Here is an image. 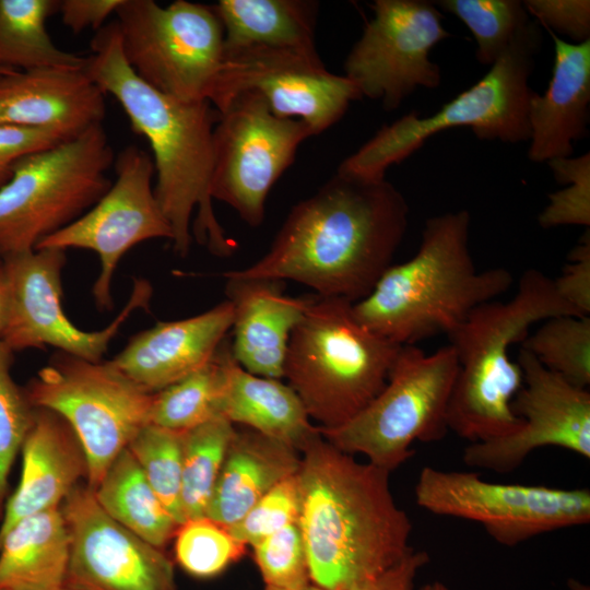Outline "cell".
<instances>
[{
  "label": "cell",
  "instance_id": "cell-1",
  "mask_svg": "<svg viewBox=\"0 0 590 590\" xmlns=\"http://www.w3.org/2000/svg\"><path fill=\"white\" fill-rule=\"evenodd\" d=\"M408 216L405 198L386 178L337 172L291 209L266 255L224 276L292 280L354 304L392 264Z\"/></svg>",
  "mask_w": 590,
  "mask_h": 590
},
{
  "label": "cell",
  "instance_id": "cell-2",
  "mask_svg": "<svg viewBox=\"0 0 590 590\" xmlns=\"http://www.w3.org/2000/svg\"><path fill=\"white\" fill-rule=\"evenodd\" d=\"M90 48L86 73L120 104L132 130L150 144L154 192L170 225L174 251L185 257L193 235L213 255L231 256L236 243L220 225L210 192L219 111L209 101H181L139 79L122 55L116 21L96 32Z\"/></svg>",
  "mask_w": 590,
  "mask_h": 590
},
{
  "label": "cell",
  "instance_id": "cell-3",
  "mask_svg": "<svg viewBox=\"0 0 590 590\" xmlns=\"http://www.w3.org/2000/svg\"><path fill=\"white\" fill-rule=\"evenodd\" d=\"M300 455L298 526L311 583L347 590L413 548L412 522L394 500L388 471L357 461L321 433Z\"/></svg>",
  "mask_w": 590,
  "mask_h": 590
},
{
  "label": "cell",
  "instance_id": "cell-4",
  "mask_svg": "<svg viewBox=\"0 0 590 590\" xmlns=\"http://www.w3.org/2000/svg\"><path fill=\"white\" fill-rule=\"evenodd\" d=\"M467 210L429 217L409 260L389 266L370 293L352 305L356 320L397 345L450 335L480 305L512 284L503 267L479 271L469 248Z\"/></svg>",
  "mask_w": 590,
  "mask_h": 590
},
{
  "label": "cell",
  "instance_id": "cell-5",
  "mask_svg": "<svg viewBox=\"0 0 590 590\" xmlns=\"http://www.w3.org/2000/svg\"><path fill=\"white\" fill-rule=\"evenodd\" d=\"M581 316L556 293L553 279L531 268L507 302L476 307L450 334L458 374L448 405L449 430L470 444L516 432L521 420L511 402L522 386V370L510 349L531 326L553 316Z\"/></svg>",
  "mask_w": 590,
  "mask_h": 590
},
{
  "label": "cell",
  "instance_id": "cell-6",
  "mask_svg": "<svg viewBox=\"0 0 590 590\" xmlns=\"http://www.w3.org/2000/svg\"><path fill=\"white\" fill-rule=\"evenodd\" d=\"M352 305L315 296L288 341L283 377L320 429L343 425L378 394L401 347L361 324Z\"/></svg>",
  "mask_w": 590,
  "mask_h": 590
},
{
  "label": "cell",
  "instance_id": "cell-7",
  "mask_svg": "<svg viewBox=\"0 0 590 590\" xmlns=\"http://www.w3.org/2000/svg\"><path fill=\"white\" fill-rule=\"evenodd\" d=\"M541 42L539 23L533 20L471 87L430 116L421 117L414 110L382 126L347 156L337 172L371 180L386 178V170L391 165L412 155L430 137L458 127H469L481 140L528 141V110L534 93L529 86V78Z\"/></svg>",
  "mask_w": 590,
  "mask_h": 590
},
{
  "label": "cell",
  "instance_id": "cell-8",
  "mask_svg": "<svg viewBox=\"0 0 590 590\" xmlns=\"http://www.w3.org/2000/svg\"><path fill=\"white\" fill-rule=\"evenodd\" d=\"M114 161L102 123L17 161L0 187V257L35 249L90 210Z\"/></svg>",
  "mask_w": 590,
  "mask_h": 590
},
{
  "label": "cell",
  "instance_id": "cell-9",
  "mask_svg": "<svg viewBox=\"0 0 590 590\" xmlns=\"http://www.w3.org/2000/svg\"><path fill=\"white\" fill-rule=\"evenodd\" d=\"M458 374L453 347L432 354L402 345L378 394L343 425L320 429L339 450L363 455L389 473L414 455L415 441L432 442L449 432L447 413Z\"/></svg>",
  "mask_w": 590,
  "mask_h": 590
},
{
  "label": "cell",
  "instance_id": "cell-10",
  "mask_svg": "<svg viewBox=\"0 0 590 590\" xmlns=\"http://www.w3.org/2000/svg\"><path fill=\"white\" fill-rule=\"evenodd\" d=\"M34 409L61 416L74 432L94 489L118 455L150 423L153 393L111 361L93 362L58 352L24 389Z\"/></svg>",
  "mask_w": 590,
  "mask_h": 590
},
{
  "label": "cell",
  "instance_id": "cell-11",
  "mask_svg": "<svg viewBox=\"0 0 590 590\" xmlns=\"http://www.w3.org/2000/svg\"><path fill=\"white\" fill-rule=\"evenodd\" d=\"M116 15L122 55L139 79L181 101H209L224 55L212 5L123 0Z\"/></svg>",
  "mask_w": 590,
  "mask_h": 590
},
{
  "label": "cell",
  "instance_id": "cell-12",
  "mask_svg": "<svg viewBox=\"0 0 590 590\" xmlns=\"http://www.w3.org/2000/svg\"><path fill=\"white\" fill-rule=\"evenodd\" d=\"M414 495L424 510L477 522L504 546L590 522L588 488L493 483L473 471L426 465L418 474Z\"/></svg>",
  "mask_w": 590,
  "mask_h": 590
},
{
  "label": "cell",
  "instance_id": "cell-13",
  "mask_svg": "<svg viewBox=\"0 0 590 590\" xmlns=\"http://www.w3.org/2000/svg\"><path fill=\"white\" fill-rule=\"evenodd\" d=\"M8 290V312L0 339L15 353L51 346L61 353L102 361L120 327L137 309H146L153 294L145 279H134L119 315L102 330L85 331L62 308L61 272L66 251L35 248L0 257Z\"/></svg>",
  "mask_w": 590,
  "mask_h": 590
},
{
  "label": "cell",
  "instance_id": "cell-14",
  "mask_svg": "<svg viewBox=\"0 0 590 590\" xmlns=\"http://www.w3.org/2000/svg\"><path fill=\"white\" fill-rule=\"evenodd\" d=\"M219 114L211 197L233 208L248 225L259 226L271 188L312 133L300 120L275 116L252 93L238 95Z\"/></svg>",
  "mask_w": 590,
  "mask_h": 590
},
{
  "label": "cell",
  "instance_id": "cell-15",
  "mask_svg": "<svg viewBox=\"0 0 590 590\" xmlns=\"http://www.w3.org/2000/svg\"><path fill=\"white\" fill-rule=\"evenodd\" d=\"M370 8L374 16L347 54L343 75L362 97L392 111L417 87L439 86L441 73L430 51L450 33L435 2L375 0Z\"/></svg>",
  "mask_w": 590,
  "mask_h": 590
},
{
  "label": "cell",
  "instance_id": "cell-16",
  "mask_svg": "<svg viewBox=\"0 0 590 590\" xmlns=\"http://www.w3.org/2000/svg\"><path fill=\"white\" fill-rule=\"evenodd\" d=\"M245 93L261 97L278 117L303 121L312 135L362 98L346 76L329 72L319 57L268 47L224 51L209 102L221 113Z\"/></svg>",
  "mask_w": 590,
  "mask_h": 590
},
{
  "label": "cell",
  "instance_id": "cell-17",
  "mask_svg": "<svg viewBox=\"0 0 590 590\" xmlns=\"http://www.w3.org/2000/svg\"><path fill=\"white\" fill-rule=\"evenodd\" d=\"M114 167L116 178L104 196L79 219L36 246L94 251L101 269L92 294L101 310L114 307L113 278L126 252L150 239H173L170 225L155 197L151 154L130 144L119 152Z\"/></svg>",
  "mask_w": 590,
  "mask_h": 590
},
{
  "label": "cell",
  "instance_id": "cell-18",
  "mask_svg": "<svg viewBox=\"0 0 590 590\" xmlns=\"http://www.w3.org/2000/svg\"><path fill=\"white\" fill-rule=\"evenodd\" d=\"M522 386L511 409L520 427L504 437L472 442L462 455L465 465L509 473L535 449L558 447L590 458V393L545 368L520 349Z\"/></svg>",
  "mask_w": 590,
  "mask_h": 590
},
{
  "label": "cell",
  "instance_id": "cell-19",
  "mask_svg": "<svg viewBox=\"0 0 590 590\" xmlns=\"http://www.w3.org/2000/svg\"><path fill=\"white\" fill-rule=\"evenodd\" d=\"M61 505L71 538L66 588L178 590L170 559L115 521L87 484H78Z\"/></svg>",
  "mask_w": 590,
  "mask_h": 590
},
{
  "label": "cell",
  "instance_id": "cell-20",
  "mask_svg": "<svg viewBox=\"0 0 590 590\" xmlns=\"http://www.w3.org/2000/svg\"><path fill=\"white\" fill-rule=\"evenodd\" d=\"M105 113V93L85 69L0 74V123L52 131L69 140L101 125Z\"/></svg>",
  "mask_w": 590,
  "mask_h": 590
},
{
  "label": "cell",
  "instance_id": "cell-21",
  "mask_svg": "<svg viewBox=\"0 0 590 590\" xmlns=\"http://www.w3.org/2000/svg\"><path fill=\"white\" fill-rule=\"evenodd\" d=\"M228 299L179 320L160 321L134 335L111 362L149 393H156L210 362L232 329Z\"/></svg>",
  "mask_w": 590,
  "mask_h": 590
},
{
  "label": "cell",
  "instance_id": "cell-22",
  "mask_svg": "<svg viewBox=\"0 0 590 590\" xmlns=\"http://www.w3.org/2000/svg\"><path fill=\"white\" fill-rule=\"evenodd\" d=\"M225 279L235 361L250 374L281 379L291 334L315 296H288L281 280Z\"/></svg>",
  "mask_w": 590,
  "mask_h": 590
},
{
  "label": "cell",
  "instance_id": "cell-23",
  "mask_svg": "<svg viewBox=\"0 0 590 590\" xmlns=\"http://www.w3.org/2000/svg\"><path fill=\"white\" fill-rule=\"evenodd\" d=\"M21 452V479L7 499L0 539L19 520L60 507L79 479L87 475L86 459L74 432L49 410L35 409Z\"/></svg>",
  "mask_w": 590,
  "mask_h": 590
},
{
  "label": "cell",
  "instance_id": "cell-24",
  "mask_svg": "<svg viewBox=\"0 0 590 590\" xmlns=\"http://www.w3.org/2000/svg\"><path fill=\"white\" fill-rule=\"evenodd\" d=\"M554 43L552 78L543 94L530 98L528 121L533 163L569 157L574 142L588 134L590 104V39L567 43L546 30Z\"/></svg>",
  "mask_w": 590,
  "mask_h": 590
},
{
  "label": "cell",
  "instance_id": "cell-25",
  "mask_svg": "<svg viewBox=\"0 0 590 590\" xmlns=\"http://www.w3.org/2000/svg\"><path fill=\"white\" fill-rule=\"evenodd\" d=\"M300 459V451L286 442L236 429L205 516L232 527L278 483L295 475Z\"/></svg>",
  "mask_w": 590,
  "mask_h": 590
},
{
  "label": "cell",
  "instance_id": "cell-26",
  "mask_svg": "<svg viewBox=\"0 0 590 590\" xmlns=\"http://www.w3.org/2000/svg\"><path fill=\"white\" fill-rule=\"evenodd\" d=\"M220 415L300 451L320 435L296 392L280 379L257 376L234 358L228 342Z\"/></svg>",
  "mask_w": 590,
  "mask_h": 590
},
{
  "label": "cell",
  "instance_id": "cell-27",
  "mask_svg": "<svg viewBox=\"0 0 590 590\" xmlns=\"http://www.w3.org/2000/svg\"><path fill=\"white\" fill-rule=\"evenodd\" d=\"M71 551L60 507L19 520L0 539V590L64 587Z\"/></svg>",
  "mask_w": 590,
  "mask_h": 590
},
{
  "label": "cell",
  "instance_id": "cell-28",
  "mask_svg": "<svg viewBox=\"0 0 590 590\" xmlns=\"http://www.w3.org/2000/svg\"><path fill=\"white\" fill-rule=\"evenodd\" d=\"M212 7L223 27L224 51L268 47L319 57L316 1L220 0Z\"/></svg>",
  "mask_w": 590,
  "mask_h": 590
},
{
  "label": "cell",
  "instance_id": "cell-29",
  "mask_svg": "<svg viewBox=\"0 0 590 590\" xmlns=\"http://www.w3.org/2000/svg\"><path fill=\"white\" fill-rule=\"evenodd\" d=\"M99 506L118 523L163 550L178 528L128 448L93 489Z\"/></svg>",
  "mask_w": 590,
  "mask_h": 590
},
{
  "label": "cell",
  "instance_id": "cell-30",
  "mask_svg": "<svg viewBox=\"0 0 590 590\" xmlns=\"http://www.w3.org/2000/svg\"><path fill=\"white\" fill-rule=\"evenodd\" d=\"M59 0H0V67L13 71L84 69L86 57L60 49L47 20Z\"/></svg>",
  "mask_w": 590,
  "mask_h": 590
},
{
  "label": "cell",
  "instance_id": "cell-31",
  "mask_svg": "<svg viewBox=\"0 0 590 590\" xmlns=\"http://www.w3.org/2000/svg\"><path fill=\"white\" fill-rule=\"evenodd\" d=\"M227 340L205 365L153 393L150 423L187 432L220 415V402L225 381V353Z\"/></svg>",
  "mask_w": 590,
  "mask_h": 590
},
{
  "label": "cell",
  "instance_id": "cell-32",
  "mask_svg": "<svg viewBox=\"0 0 590 590\" xmlns=\"http://www.w3.org/2000/svg\"><path fill=\"white\" fill-rule=\"evenodd\" d=\"M235 432L224 416L184 432L181 504L186 520L205 517Z\"/></svg>",
  "mask_w": 590,
  "mask_h": 590
},
{
  "label": "cell",
  "instance_id": "cell-33",
  "mask_svg": "<svg viewBox=\"0 0 590 590\" xmlns=\"http://www.w3.org/2000/svg\"><path fill=\"white\" fill-rule=\"evenodd\" d=\"M545 368L571 385H590V317L553 316L521 342Z\"/></svg>",
  "mask_w": 590,
  "mask_h": 590
},
{
  "label": "cell",
  "instance_id": "cell-34",
  "mask_svg": "<svg viewBox=\"0 0 590 590\" xmlns=\"http://www.w3.org/2000/svg\"><path fill=\"white\" fill-rule=\"evenodd\" d=\"M435 4L470 30L483 66L494 64L533 21L518 0H440Z\"/></svg>",
  "mask_w": 590,
  "mask_h": 590
},
{
  "label": "cell",
  "instance_id": "cell-35",
  "mask_svg": "<svg viewBox=\"0 0 590 590\" xmlns=\"http://www.w3.org/2000/svg\"><path fill=\"white\" fill-rule=\"evenodd\" d=\"M182 435L149 423L127 447L178 524L186 521L181 504Z\"/></svg>",
  "mask_w": 590,
  "mask_h": 590
},
{
  "label": "cell",
  "instance_id": "cell-36",
  "mask_svg": "<svg viewBox=\"0 0 590 590\" xmlns=\"http://www.w3.org/2000/svg\"><path fill=\"white\" fill-rule=\"evenodd\" d=\"M174 538L177 563L197 578L221 574L247 550L227 527L206 516L186 520L178 526Z\"/></svg>",
  "mask_w": 590,
  "mask_h": 590
},
{
  "label": "cell",
  "instance_id": "cell-37",
  "mask_svg": "<svg viewBox=\"0 0 590 590\" xmlns=\"http://www.w3.org/2000/svg\"><path fill=\"white\" fill-rule=\"evenodd\" d=\"M14 352L0 339V518L9 491V475L30 430L35 409L11 375Z\"/></svg>",
  "mask_w": 590,
  "mask_h": 590
},
{
  "label": "cell",
  "instance_id": "cell-38",
  "mask_svg": "<svg viewBox=\"0 0 590 590\" xmlns=\"http://www.w3.org/2000/svg\"><path fill=\"white\" fill-rule=\"evenodd\" d=\"M556 181L565 186L548 196L538 216L543 228L564 225H590V154L560 157L547 162Z\"/></svg>",
  "mask_w": 590,
  "mask_h": 590
},
{
  "label": "cell",
  "instance_id": "cell-39",
  "mask_svg": "<svg viewBox=\"0 0 590 590\" xmlns=\"http://www.w3.org/2000/svg\"><path fill=\"white\" fill-rule=\"evenodd\" d=\"M252 550L266 586L295 589L311 583L298 522L268 535Z\"/></svg>",
  "mask_w": 590,
  "mask_h": 590
},
{
  "label": "cell",
  "instance_id": "cell-40",
  "mask_svg": "<svg viewBox=\"0 0 590 590\" xmlns=\"http://www.w3.org/2000/svg\"><path fill=\"white\" fill-rule=\"evenodd\" d=\"M297 473L263 495L239 521L228 528L231 533L247 546H252L282 528L298 522L300 491Z\"/></svg>",
  "mask_w": 590,
  "mask_h": 590
},
{
  "label": "cell",
  "instance_id": "cell-41",
  "mask_svg": "<svg viewBox=\"0 0 590 590\" xmlns=\"http://www.w3.org/2000/svg\"><path fill=\"white\" fill-rule=\"evenodd\" d=\"M530 16L554 34L568 36L575 44L590 39L589 0L522 1Z\"/></svg>",
  "mask_w": 590,
  "mask_h": 590
},
{
  "label": "cell",
  "instance_id": "cell-42",
  "mask_svg": "<svg viewBox=\"0 0 590 590\" xmlns=\"http://www.w3.org/2000/svg\"><path fill=\"white\" fill-rule=\"evenodd\" d=\"M558 296L581 316L590 314V234L582 235L570 251L568 263L553 279Z\"/></svg>",
  "mask_w": 590,
  "mask_h": 590
},
{
  "label": "cell",
  "instance_id": "cell-43",
  "mask_svg": "<svg viewBox=\"0 0 590 590\" xmlns=\"http://www.w3.org/2000/svg\"><path fill=\"white\" fill-rule=\"evenodd\" d=\"M66 140L52 131L0 123V187L10 179L17 161Z\"/></svg>",
  "mask_w": 590,
  "mask_h": 590
},
{
  "label": "cell",
  "instance_id": "cell-44",
  "mask_svg": "<svg viewBox=\"0 0 590 590\" xmlns=\"http://www.w3.org/2000/svg\"><path fill=\"white\" fill-rule=\"evenodd\" d=\"M123 0H59L58 13L72 33L79 34L91 27L101 30L104 22L116 13Z\"/></svg>",
  "mask_w": 590,
  "mask_h": 590
},
{
  "label": "cell",
  "instance_id": "cell-45",
  "mask_svg": "<svg viewBox=\"0 0 590 590\" xmlns=\"http://www.w3.org/2000/svg\"><path fill=\"white\" fill-rule=\"evenodd\" d=\"M428 562L429 556L425 551L412 548L382 574L356 583L347 590H415L416 576Z\"/></svg>",
  "mask_w": 590,
  "mask_h": 590
},
{
  "label": "cell",
  "instance_id": "cell-46",
  "mask_svg": "<svg viewBox=\"0 0 590 590\" xmlns=\"http://www.w3.org/2000/svg\"><path fill=\"white\" fill-rule=\"evenodd\" d=\"M8 312V290L0 259V337L4 328Z\"/></svg>",
  "mask_w": 590,
  "mask_h": 590
},
{
  "label": "cell",
  "instance_id": "cell-47",
  "mask_svg": "<svg viewBox=\"0 0 590 590\" xmlns=\"http://www.w3.org/2000/svg\"><path fill=\"white\" fill-rule=\"evenodd\" d=\"M264 590H328V589L321 588V587L316 586L314 583H309L307 586H304V587H300V588H295V589H286V588H276V587L266 586Z\"/></svg>",
  "mask_w": 590,
  "mask_h": 590
},
{
  "label": "cell",
  "instance_id": "cell-48",
  "mask_svg": "<svg viewBox=\"0 0 590 590\" xmlns=\"http://www.w3.org/2000/svg\"><path fill=\"white\" fill-rule=\"evenodd\" d=\"M418 590H450V589L440 581H433L429 583H425Z\"/></svg>",
  "mask_w": 590,
  "mask_h": 590
},
{
  "label": "cell",
  "instance_id": "cell-49",
  "mask_svg": "<svg viewBox=\"0 0 590 590\" xmlns=\"http://www.w3.org/2000/svg\"><path fill=\"white\" fill-rule=\"evenodd\" d=\"M9 72H13V70H8V69H4V68L0 67V74L1 73H9Z\"/></svg>",
  "mask_w": 590,
  "mask_h": 590
},
{
  "label": "cell",
  "instance_id": "cell-50",
  "mask_svg": "<svg viewBox=\"0 0 590 590\" xmlns=\"http://www.w3.org/2000/svg\"><path fill=\"white\" fill-rule=\"evenodd\" d=\"M55 590H70V589H68V588H66V587H62V588L55 589Z\"/></svg>",
  "mask_w": 590,
  "mask_h": 590
}]
</instances>
